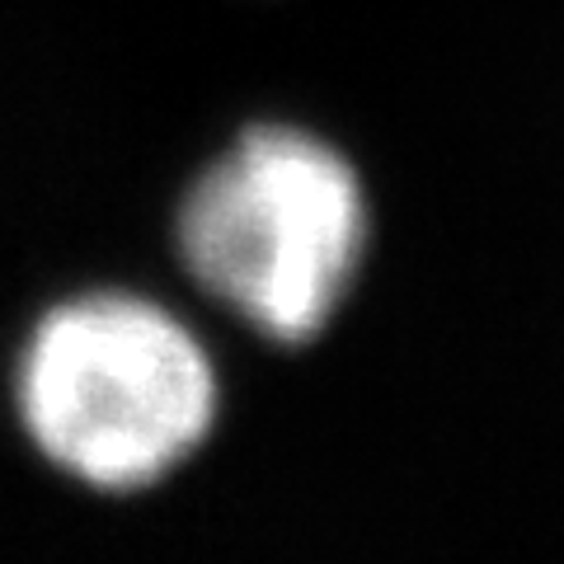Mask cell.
<instances>
[{
    "instance_id": "cell-1",
    "label": "cell",
    "mask_w": 564,
    "mask_h": 564,
    "mask_svg": "<svg viewBox=\"0 0 564 564\" xmlns=\"http://www.w3.org/2000/svg\"><path fill=\"white\" fill-rule=\"evenodd\" d=\"M14 419L47 466L99 494L170 480L221 419V372L180 311L128 288L47 306L14 352Z\"/></svg>"
},
{
    "instance_id": "cell-2",
    "label": "cell",
    "mask_w": 564,
    "mask_h": 564,
    "mask_svg": "<svg viewBox=\"0 0 564 564\" xmlns=\"http://www.w3.org/2000/svg\"><path fill=\"white\" fill-rule=\"evenodd\" d=\"M184 273L273 344H311L348 302L372 245L362 174L296 122L245 128L174 217Z\"/></svg>"
}]
</instances>
